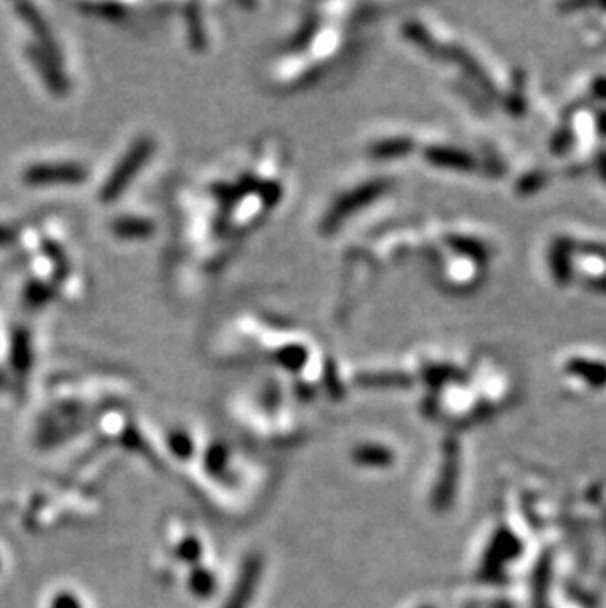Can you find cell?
Listing matches in <instances>:
<instances>
[{
    "label": "cell",
    "mask_w": 606,
    "mask_h": 608,
    "mask_svg": "<svg viewBox=\"0 0 606 608\" xmlns=\"http://www.w3.org/2000/svg\"><path fill=\"white\" fill-rule=\"evenodd\" d=\"M115 233L122 239H144L152 233V225L146 219H122L115 223Z\"/></svg>",
    "instance_id": "cell-1"
}]
</instances>
